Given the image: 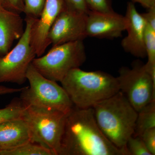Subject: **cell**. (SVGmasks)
<instances>
[{
	"label": "cell",
	"mask_w": 155,
	"mask_h": 155,
	"mask_svg": "<svg viewBox=\"0 0 155 155\" xmlns=\"http://www.w3.org/2000/svg\"><path fill=\"white\" fill-rule=\"evenodd\" d=\"M125 16L127 20V35L121 41L122 48L125 52L136 58H146L145 20L137 11L134 3L131 2L127 3Z\"/></svg>",
	"instance_id": "12"
},
{
	"label": "cell",
	"mask_w": 155,
	"mask_h": 155,
	"mask_svg": "<svg viewBox=\"0 0 155 155\" xmlns=\"http://www.w3.org/2000/svg\"><path fill=\"white\" fill-rule=\"evenodd\" d=\"M30 141V130L23 118L0 123V155L2 151L12 149Z\"/></svg>",
	"instance_id": "14"
},
{
	"label": "cell",
	"mask_w": 155,
	"mask_h": 155,
	"mask_svg": "<svg viewBox=\"0 0 155 155\" xmlns=\"http://www.w3.org/2000/svg\"><path fill=\"white\" fill-rule=\"evenodd\" d=\"M1 5L14 13L19 14L24 13V0H1Z\"/></svg>",
	"instance_id": "23"
},
{
	"label": "cell",
	"mask_w": 155,
	"mask_h": 155,
	"mask_svg": "<svg viewBox=\"0 0 155 155\" xmlns=\"http://www.w3.org/2000/svg\"><path fill=\"white\" fill-rule=\"evenodd\" d=\"M23 25L20 14L0 5V57L8 52L14 41L22 36L25 30Z\"/></svg>",
	"instance_id": "13"
},
{
	"label": "cell",
	"mask_w": 155,
	"mask_h": 155,
	"mask_svg": "<svg viewBox=\"0 0 155 155\" xmlns=\"http://www.w3.org/2000/svg\"><path fill=\"white\" fill-rule=\"evenodd\" d=\"M86 60L83 41L54 46L44 56L35 58L32 65L42 75L61 82L72 69L80 68Z\"/></svg>",
	"instance_id": "6"
},
{
	"label": "cell",
	"mask_w": 155,
	"mask_h": 155,
	"mask_svg": "<svg viewBox=\"0 0 155 155\" xmlns=\"http://www.w3.org/2000/svg\"><path fill=\"white\" fill-rule=\"evenodd\" d=\"M61 83L73 106L81 109L92 107L119 91L117 78L103 71L80 68L69 71Z\"/></svg>",
	"instance_id": "3"
},
{
	"label": "cell",
	"mask_w": 155,
	"mask_h": 155,
	"mask_svg": "<svg viewBox=\"0 0 155 155\" xmlns=\"http://www.w3.org/2000/svg\"><path fill=\"white\" fill-rule=\"evenodd\" d=\"M134 3H138L145 8L150 9L155 8V0H131Z\"/></svg>",
	"instance_id": "27"
},
{
	"label": "cell",
	"mask_w": 155,
	"mask_h": 155,
	"mask_svg": "<svg viewBox=\"0 0 155 155\" xmlns=\"http://www.w3.org/2000/svg\"><path fill=\"white\" fill-rule=\"evenodd\" d=\"M0 5H1V0H0Z\"/></svg>",
	"instance_id": "28"
},
{
	"label": "cell",
	"mask_w": 155,
	"mask_h": 155,
	"mask_svg": "<svg viewBox=\"0 0 155 155\" xmlns=\"http://www.w3.org/2000/svg\"><path fill=\"white\" fill-rule=\"evenodd\" d=\"M155 127V100L137 112L133 136H140L145 131Z\"/></svg>",
	"instance_id": "15"
},
{
	"label": "cell",
	"mask_w": 155,
	"mask_h": 155,
	"mask_svg": "<svg viewBox=\"0 0 155 155\" xmlns=\"http://www.w3.org/2000/svg\"><path fill=\"white\" fill-rule=\"evenodd\" d=\"M92 108L104 135L116 147L126 150V143L133 135L137 116L126 97L119 91Z\"/></svg>",
	"instance_id": "2"
},
{
	"label": "cell",
	"mask_w": 155,
	"mask_h": 155,
	"mask_svg": "<svg viewBox=\"0 0 155 155\" xmlns=\"http://www.w3.org/2000/svg\"><path fill=\"white\" fill-rule=\"evenodd\" d=\"M0 152H1V151H0Z\"/></svg>",
	"instance_id": "29"
},
{
	"label": "cell",
	"mask_w": 155,
	"mask_h": 155,
	"mask_svg": "<svg viewBox=\"0 0 155 155\" xmlns=\"http://www.w3.org/2000/svg\"><path fill=\"white\" fill-rule=\"evenodd\" d=\"M59 155H128L115 147L97 124L92 108L73 106L67 114Z\"/></svg>",
	"instance_id": "1"
},
{
	"label": "cell",
	"mask_w": 155,
	"mask_h": 155,
	"mask_svg": "<svg viewBox=\"0 0 155 155\" xmlns=\"http://www.w3.org/2000/svg\"><path fill=\"white\" fill-rule=\"evenodd\" d=\"M0 155H54L50 150L30 141L8 150L2 151Z\"/></svg>",
	"instance_id": "17"
},
{
	"label": "cell",
	"mask_w": 155,
	"mask_h": 155,
	"mask_svg": "<svg viewBox=\"0 0 155 155\" xmlns=\"http://www.w3.org/2000/svg\"><path fill=\"white\" fill-rule=\"evenodd\" d=\"M64 0H45L40 16L31 31V43L37 57L43 55L50 45L48 35L59 14L65 8Z\"/></svg>",
	"instance_id": "11"
},
{
	"label": "cell",
	"mask_w": 155,
	"mask_h": 155,
	"mask_svg": "<svg viewBox=\"0 0 155 155\" xmlns=\"http://www.w3.org/2000/svg\"><path fill=\"white\" fill-rule=\"evenodd\" d=\"M148 11L142 14L147 24L155 29V8L148 9Z\"/></svg>",
	"instance_id": "25"
},
{
	"label": "cell",
	"mask_w": 155,
	"mask_h": 155,
	"mask_svg": "<svg viewBox=\"0 0 155 155\" xmlns=\"http://www.w3.org/2000/svg\"><path fill=\"white\" fill-rule=\"evenodd\" d=\"M140 137L151 154L155 155V127L146 130Z\"/></svg>",
	"instance_id": "22"
},
{
	"label": "cell",
	"mask_w": 155,
	"mask_h": 155,
	"mask_svg": "<svg viewBox=\"0 0 155 155\" xmlns=\"http://www.w3.org/2000/svg\"><path fill=\"white\" fill-rule=\"evenodd\" d=\"M116 78L119 91L137 112L155 100V81L147 71L144 64L136 63L131 68L122 67Z\"/></svg>",
	"instance_id": "8"
},
{
	"label": "cell",
	"mask_w": 155,
	"mask_h": 155,
	"mask_svg": "<svg viewBox=\"0 0 155 155\" xmlns=\"http://www.w3.org/2000/svg\"><path fill=\"white\" fill-rule=\"evenodd\" d=\"M26 107L19 98L14 99L5 108L0 109V123L23 118Z\"/></svg>",
	"instance_id": "16"
},
{
	"label": "cell",
	"mask_w": 155,
	"mask_h": 155,
	"mask_svg": "<svg viewBox=\"0 0 155 155\" xmlns=\"http://www.w3.org/2000/svg\"><path fill=\"white\" fill-rule=\"evenodd\" d=\"M67 116L61 111L26 106L23 119L29 127L31 142L59 155Z\"/></svg>",
	"instance_id": "5"
},
{
	"label": "cell",
	"mask_w": 155,
	"mask_h": 155,
	"mask_svg": "<svg viewBox=\"0 0 155 155\" xmlns=\"http://www.w3.org/2000/svg\"><path fill=\"white\" fill-rule=\"evenodd\" d=\"M87 13L70 11L65 8L53 23L48 35L50 44L53 46L83 41L87 37L86 22Z\"/></svg>",
	"instance_id": "9"
},
{
	"label": "cell",
	"mask_w": 155,
	"mask_h": 155,
	"mask_svg": "<svg viewBox=\"0 0 155 155\" xmlns=\"http://www.w3.org/2000/svg\"><path fill=\"white\" fill-rule=\"evenodd\" d=\"M45 0H24V14L26 17L38 19L40 16Z\"/></svg>",
	"instance_id": "20"
},
{
	"label": "cell",
	"mask_w": 155,
	"mask_h": 155,
	"mask_svg": "<svg viewBox=\"0 0 155 155\" xmlns=\"http://www.w3.org/2000/svg\"><path fill=\"white\" fill-rule=\"evenodd\" d=\"M24 88V87H21V88H12V87H7L3 85H0V95L20 92Z\"/></svg>",
	"instance_id": "26"
},
{
	"label": "cell",
	"mask_w": 155,
	"mask_h": 155,
	"mask_svg": "<svg viewBox=\"0 0 155 155\" xmlns=\"http://www.w3.org/2000/svg\"><path fill=\"white\" fill-rule=\"evenodd\" d=\"M125 147L128 155H151L140 136L130 137Z\"/></svg>",
	"instance_id": "19"
},
{
	"label": "cell",
	"mask_w": 155,
	"mask_h": 155,
	"mask_svg": "<svg viewBox=\"0 0 155 155\" xmlns=\"http://www.w3.org/2000/svg\"><path fill=\"white\" fill-rule=\"evenodd\" d=\"M29 86L20 92L26 106L54 110L67 114L73 107L65 90L57 82L44 77L31 64L26 74Z\"/></svg>",
	"instance_id": "4"
},
{
	"label": "cell",
	"mask_w": 155,
	"mask_h": 155,
	"mask_svg": "<svg viewBox=\"0 0 155 155\" xmlns=\"http://www.w3.org/2000/svg\"><path fill=\"white\" fill-rule=\"evenodd\" d=\"M65 8L70 11L87 13L89 10L85 0H64Z\"/></svg>",
	"instance_id": "24"
},
{
	"label": "cell",
	"mask_w": 155,
	"mask_h": 155,
	"mask_svg": "<svg viewBox=\"0 0 155 155\" xmlns=\"http://www.w3.org/2000/svg\"><path fill=\"white\" fill-rule=\"evenodd\" d=\"M127 20L125 16L116 12L102 13L89 11L86 22L87 37L114 39L122 36L126 30Z\"/></svg>",
	"instance_id": "10"
},
{
	"label": "cell",
	"mask_w": 155,
	"mask_h": 155,
	"mask_svg": "<svg viewBox=\"0 0 155 155\" xmlns=\"http://www.w3.org/2000/svg\"><path fill=\"white\" fill-rule=\"evenodd\" d=\"M90 11L102 13L114 12L112 0H85Z\"/></svg>",
	"instance_id": "21"
},
{
	"label": "cell",
	"mask_w": 155,
	"mask_h": 155,
	"mask_svg": "<svg viewBox=\"0 0 155 155\" xmlns=\"http://www.w3.org/2000/svg\"><path fill=\"white\" fill-rule=\"evenodd\" d=\"M36 19L25 17V30L18 42L6 54L0 57V83L21 85L27 81L28 67L37 57L31 43V31Z\"/></svg>",
	"instance_id": "7"
},
{
	"label": "cell",
	"mask_w": 155,
	"mask_h": 155,
	"mask_svg": "<svg viewBox=\"0 0 155 155\" xmlns=\"http://www.w3.org/2000/svg\"><path fill=\"white\" fill-rule=\"evenodd\" d=\"M144 43L148 61L147 65L155 66V29L147 24L144 34Z\"/></svg>",
	"instance_id": "18"
}]
</instances>
